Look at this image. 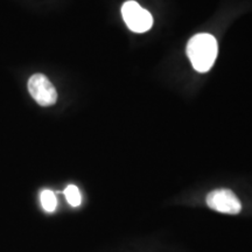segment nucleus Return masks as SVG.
Returning <instances> with one entry per match:
<instances>
[{
    "instance_id": "nucleus-2",
    "label": "nucleus",
    "mask_w": 252,
    "mask_h": 252,
    "mask_svg": "<svg viewBox=\"0 0 252 252\" xmlns=\"http://www.w3.org/2000/svg\"><path fill=\"white\" fill-rule=\"evenodd\" d=\"M122 14L125 24L134 33H145L153 26L152 14L133 0L123 5Z\"/></svg>"
},
{
    "instance_id": "nucleus-4",
    "label": "nucleus",
    "mask_w": 252,
    "mask_h": 252,
    "mask_svg": "<svg viewBox=\"0 0 252 252\" xmlns=\"http://www.w3.org/2000/svg\"><path fill=\"white\" fill-rule=\"evenodd\" d=\"M206 201L208 207L219 213L236 215L242 209L241 201L229 189H216L210 191Z\"/></svg>"
},
{
    "instance_id": "nucleus-1",
    "label": "nucleus",
    "mask_w": 252,
    "mask_h": 252,
    "mask_svg": "<svg viewBox=\"0 0 252 252\" xmlns=\"http://www.w3.org/2000/svg\"><path fill=\"white\" fill-rule=\"evenodd\" d=\"M186 52L195 70L207 72L215 63L219 54V45L212 34L200 33L188 41Z\"/></svg>"
},
{
    "instance_id": "nucleus-3",
    "label": "nucleus",
    "mask_w": 252,
    "mask_h": 252,
    "mask_svg": "<svg viewBox=\"0 0 252 252\" xmlns=\"http://www.w3.org/2000/svg\"><path fill=\"white\" fill-rule=\"evenodd\" d=\"M27 87L31 96L41 106L54 105L58 100L55 87L43 74H34L28 80Z\"/></svg>"
},
{
    "instance_id": "nucleus-6",
    "label": "nucleus",
    "mask_w": 252,
    "mask_h": 252,
    "mask_svg": "<svg viewBox=\"0 0 252 252\" xmlns=\"http://www.w3.org/2000/svg\"><path fill=\"white\" fill-rule=\"evenodd\" d=\"M64 195L71 207H78L81 204L82 197L80 189H78L75 185H69L68 187L64 189Z\"/></svg>"
},
{
    "instance_id": "nucleus-5",
    "label": "nucleus",
    "mask_w": 252,
    "mask_h": 252,
    "mask_svg": "<svg viewBox=\"0 0 252 252\" xmlns=\"http://www.w3.org/2000/svg\"><path fill=\"white\" fill-rule=\"evenodd\" d=\"M41 204H42V208L48 213L55 212L56 207H58V200H56L55 194L53 193L49 189H46V190L41 191L40 195Z\"/></svg>"
}]
</instances>
